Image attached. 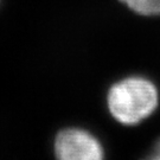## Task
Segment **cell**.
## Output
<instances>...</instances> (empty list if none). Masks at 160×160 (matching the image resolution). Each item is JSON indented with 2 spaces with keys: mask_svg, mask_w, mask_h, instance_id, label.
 I'll use <instances>...</instances> for the list:
<instances>
[{
  "mask_svg": "<svg viewBox=\"0 0 160 160\" xmlns=\"http://www.w3.org/2000/svg\"><path fill=\"white\" fill-rule=\"evenodd\" d=\"M141 16H160V0H120Z\"/></svg>",
  "mask_w": 160,
  "mask_h": 160,
  "instance_id": "obj_3",
  "label": "cell"
},
{
  "mask_svg": "<svg viewBox=\"0 0 160 160\" xmlns=\"http://www.w3.org/2000/svg\"><path fill=\"white\" fill-rule=\"evenodd\" d=\"M103 146L90 132L70 127L58 132L53 141V152L61 160H100Z\"/></svg>",
  "mask_w": 160,
  "mask_h": 160,
  "instance_id": "obj_2",
  "label": "cell"
},
{
  "mask_svg": "<svg viewBox=\"0 0 160 160\" xmlns=\"http://www.w3.org/2000/svg\"><path fill=\"white\" fill-rule=\"evenodd\" d=\"M149 158H151V159L160 160V139L158 140V142L154 145L153 151H152V153H151V155H149Z\"/></svg>",
  "mask_w": 160,
  "mask_h": 160,
  "instance_id": "obj_4",
  "label": "cell"
},
{
  "mask_svg": "<svg viewBox=\"0 0 160 160\" xmlns=\"http://www.w3.org/2000/svg\"><path fill=\"white\" fill-rule=\"evenodd\" d=\"M159 95L147 78L132 76L116 82L109 89L107 106L109 113L122 125L133 126L148 118L158 107Z\"/></svg>",
  "mask_w": 160,
  "mask_h": 160,
  "instance_id": "obj_1",
  "label": "cell"
}]
</instances>
